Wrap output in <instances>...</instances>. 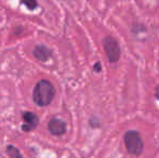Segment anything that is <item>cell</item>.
Here are the masks:
<instances>
[{
    "label": "cell",
    "mask_w": 159,
    "mask_h": 158,
    "mask_svg": "<svg viewBox=\"0 0 159 158\" xmlns=\"http://www.w3.org/2000/svg\"><path fill=\"white\" fill-rule=\"evenodd\" d=\"M6 152H7V154H8L9 158H23L21 152L19 151V148L15 147L14 145H11V144L7 146Z\"/></svg>",
    "instance_id": "obj_7"
},
{
    "label": "cell",
    "mask_w": 159,
    "mask_h": 158,
    "mask_svg": "<svg viewBox=\"0 0 159 158\" xmlns=\"http://www.w3.org/2000/svg\"><path fill=\"white\" fill-rule=\"evenodd\" d=\"M94 70H96V72H100L101 70V64L100 63H96L94 65Z\"/></svg>",
    "instance_id": "obj_9"
},
{
    "label": "cell",
    "mask_w": 159,
    "mask_h": 158,
    "mask_svg": "<svg viewBox=\"0 0 159 158\" xmlns=\"http://www.w3.org/2000/svg\"><path fill=\"white\" fill-rule=\"evenodd\" d=\"M104 50L111 63H116L120 56V47L117 40L111 37H106L104 39Z\"/></svg>",
    "instance_id": "obj_3"
},
{
    "label": "cell",
    "mask_w": 159,
    "mask_h": 158,
    "mask_svg": "<svg viewBox=\"0 0 159 158\" xmlns=\"http://www.w3.org/2000/svg\"><path fill=\"white\" fill-rule=\"evenodd\" d=\"M33 54L35 55V57L37 60L41 62L48 61L51 57V50L46 46H37L33 51Z\"/></svg>",
    "instance_id": "obj_6"
},
{
    "label": "cell",
    "mask_w": 159,
    "mask_h": 158,
    "mask_svg": "<svg viewBox=\"0 0 159 158\" xmlns=\"http://www.w3.org/2000/svg\"><path fill=\"white\" fill-rule=\"evenodd\" d=\"M155 95H156V97L159 100V84L157 86V88H156V91H155Z\"/></svg>",
    "instance_id": "obj_10"
},
{
    "label": "cell",
    "mask_w": 159,
    "mask_h": 158,
    "mask_svg": "<svg viewBox=\"0 0 159 158\" xmlns=\"http://www.w3.org/2000/svg\"><path fill=\"white\" fill-rule=\"evenodd\" d=\"M55 95V88L49 80L42 79L36 84L34 88L33 100L38 106H48Z\"/></svg>",
    "instance_id": "obj_1"
},
{
    "label": "cell",
    "mask_w": 159,
    "mask_h": 158,
    "mask_svg": "<svg viewBox=\"0 0 159 158\" xmlns=\"http://www.w3.org/2000/svg\"><path fill=\"white\" fill-rule=\"evenodd\" d=\"M22 4H24V6L27 7L28 10H35L36 8H37L38 6V2L37 1H23L22 2Z\"/></svg>",
    "instance_id": "obj_8"
},
{
    "label": "cell",
    "mask_w": 159,
    "mask_h": 158,
    "mask_svg": "<svg viewBox=\"0 0 159 158\" xmlns=\"http://www.w3.org/2000/svg\"><path fill=\"white\" fill-rule=\"evenodd\" d=\"M128 152L133 155H140L143 151V141L140 133L136 131H128L124 137Z\"/></svg>",
    "instance_id": "obj_2"
},
{
    "label": "cell",
    "mask_w": 159,
    "mask_h": 158,
    "mask_svg": "<svg viewBox=\"0 0 159 158\" xmlns=\"http://www.w3.org/2000/svg\"><path fill=\"white\" fill-rule=\"evenodd\" d=\"M48 130L50 131L51 134L60 137V135H63L66 131V124L63 120L53 117L48 122Z\"/></svg>",
    "instance_id": "obj_5"
},
{
    "label": "cell",
    "mask_w": 159,
    "mask_h": 158,
    "mask_svg": "<svg viewBox=\"0 0 159 158\" xmlns=\"http://www.w3.org/2000/svg\"><path fill=\"white\" fill-rule=\"evenodd\" d=\"M22 118H23V124H22V130L24 132H30V131L35 130L36 127L39 124V118L38 116L33 112L26 111L23 112L22 114Z\"/></svg>",
    "instance_id": "obj_4"
}]
</instances>
